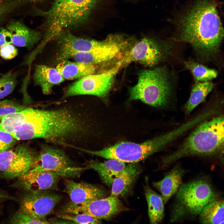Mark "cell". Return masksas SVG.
I'll return each instance as SVG.
<instances>
[{"label": "cell", "instance_id": "cell-1", "mask_svg": "<svg viewBox=\"0 0 224 224\" xmlns=\"http://www.w3.org/2000/svg\"><path fill=\"white\" fill-rule=\"evenodd\" d=\"M54 105L35 108L29 125L34 138L74 149H89L93 124L87 104L65 102Z\"/></svg>", "mask_w": 224, "mask_h": 224}, {"label": "cell", "instance_id": "cell-2", "mask_svg": "<svg viewBox=\"0 0 224 224\" xmlns=\"http://www.w3.org/2000/svg\"><path fill=\"white\" fill-rule=\"evenodd\" d=\"M214 0H196L177 19L180 39L189 43L201 59L218 52L224 31Z\"/></svg>", "mask_w": 224, "mask_h": 224}, {"label": "cell", "instance_id": "cell-3", "mask_svg": "<svg viewBox=\"0 0 224 224\" xmlns=\"http://www.w3.org/2000/svg\"><path fill=\"white\" fill-rule=\"evenodd\" d=\"M99 0H54L50 7L41 11L44 32L39 45L43 49L64 30L79 27L89 21Z\"/></svg>", "mask_w": 224, "mask_h": 224}, {"label": "cell", "instance_id": "cell-4", "mask_svg": "<svg viewBox=\"0 0 224 224\" xmlns=\"http://www.w3.org/2000/svg\"><path fill=\"white\" fill-rule=\"evenodd\" d=\"M224 117L206 120L198 125L175 152L164 157V167L190 156H212L223 152Z\"/></svg>", "mask_w": 224, "mask_h": 224}, {"label": "cell", "instance_id": "cell-5", "mask_svg": "<svg viewBox=\"0 0 224 224\" xmlns=\"http://www.w3.org/2000/svg\"><path fill=\"white\" fill-rule=\"evenodd\" d=\"M178 127L171 131L141 143L121 142L99 150L81 149L88 154L107 159H114L124 163H134L142 160L181 135Z\"/></svg>", "mask_w": 224, "mask_h": 224}, {"label": "cell", "instance_id": "cell-6", "mask_svg": "<svg viewBox=\"0 0 224 224\" xmlns=\"http://www.w3.org/2000/svg\"><path fill=\"white\" fill-rule=\"evenodd\" d=\"M169 75L164 67L142 70L138 81L130 89L129 99L139 100L156 107H162L168 103L172 93Z\"/></svg>", "mask_w": 224, "mask_h": 224}, {"label": "cell", "instance_id": "cell-7", "mask_svg": "<svg viewBox=\"0 0 224 224\" xmlns=\"http://www.w3.org/2000/svg\"><path fill=\"white\" fill-rule=\"evenodd\" d=\"M170 217L171 222L199 215L217 194L206 180L199 179L182 184L177 192Z\"/></svg>", "mask_w": 224, "mask_h": 224}, {"label": "cell", "instance_id": "cell-8", "mask_svg": "<svg viewBox=\"0 0 224 224\" xmlns=\"http://www.w3.org/2000/svg\"><path fill=\"white\" fill-rule=\"evenodd\" d=\"M86 169V167L77 166L62 149L43 144L33 166L27 172L36 174L45 171H53L68 178L77 177Z\"/></svg>", "mask_w": 224, "mask_h": 224}, {"label": "cell", "instance_id": "cell-9", "mask_svg": "<svg viewBox=\"0 0 224 224\" xmlns=\"http://www.w3.org/2000/svg\"><path fill=\"white\" fill-rule=\"evenodd\" d=\"M38 153L26 144L0 153V176L4 178H17L33 166Z\"/></svg>", "mask_w": 224, "mask_h": 224}, {"label": "cell", "instance_id": "cell-10", "mask_svg": "<svg viewBox=\"0 0 224 224\" xmlns=\"http://www.w3.org/2000/svg\"><path fill=\"white\" fill-rule=\"evenodd\" d=\"M55 40L58 47L56 59L58 63L69 58L76 53L110 48L118 44L114 35H110L103 40L98 41L77 36L68 30H63Z\"/></svg>", "mask_w": 224, "mask_h": 224}, {"label": "cell", "instance_id": "cell-11", "mask_svg": "<svg viewBox=\"0 0 224 224\" xmlns=\"http://www.w3.org/2000/svg\"><path fill=\"white\" fill-rule=\"evenodd\" d=\"M119 62L107 72L84 77L70 85L65 91L62 99L79 95L105 96L109 92L113 79L120 68Z\"/></svg>", "mask_w": 224, "mask_h": 224}, {"label": "cell", "instance_id": "cell-12", "mask_svg": "<svg viewBox=\"0 0 224 224\" xmlns=\"http://www.w3.org/2000/svg\"><path fill=\"white\" fill-rule=\"evenodd\" d=\"M170 45L167 43L161 44L152 39L144 38L126 52L119 62L122 67L133 61L153 66L166 57L171 47Z\"/></svg>", "mask_w": 224, "mask_h": 224}, {"label": "cell", "instance_id": "cell-13", "mask_svg": "<svg viewBox=\"0 0 224 224\" xmlns=\"http://www.w3.org/2000/svg\"><path fill=\"white\" fill-rule=\"evenodd\" d=\"M61 199L51 190L27 192L21 198L18 211L34 219L46 220Z\"/></svg>", "mask_w": 224, "mask_h": 224}, {"label": "cell", "instance_id": "cell-14", "mask_svg": "<svg viewBox=\"0 0 224 224\" xmlns=\"http://www.w3.org/2000/svg\"><path fill=\"white\" fill-rule=\"evenodd\" d=\"M123 207L118 197L111 196L81 203L71 201L61 209V213L87 214L99 219H108L121 212Z\"/></svg>", "mask_w": 224, "mask_h": 224}, {"label": "cell", "instance_id": "cell-15", "mask_svg": "<svg viewBox=\"0 0 224 224\" xmlns=\"http://www.w3.org/2000/svg\"><path fill=\"white\" fill-rule=\"evenodd\" d=\"M62 177L60 174L53 171H45L36 174L27 172L17 178L11 186L30 192L57 190L58 182Z\"/></svg>", "mask_w": 224, "mask_h": 224}, {"label": "cell", "instance_id": "cell-16", "mask_svg": "<svg viewBox=\"0 0 224 224\" xmlns=\"http://www.w3.org/2000/svg\"><path fill=\"white\" fill-rule=\"evenodd\" d=\"M64 184L65 192L69 196L71 201L74 203H81L104 198L106 196L103 189L87 183L76 182L66 179Z\"/></svg>", "mask_w": 224, "mask_h": 224}, {"label": "cell", "instance_id": "cell-17", "mask_svg": "<svg viewBox=\"0 0 224 224\" xmlns=\"http://www.w3.org/2000/svg\"><path fill=\"white\" fill-rule=\"evenodd\" d=\"M7 29L11 35L12 44L28 49H31L42 37L40 32L32 29L18 21L11 23Z\"/></svg>", "mask_w": 224, "mask_h": 224}, {"label": "cell", "instance_id": "cell-18", "mask_svg": "<svg viewBox=\"0 0 224 224\" xmlns=\"http://www.w3.org/2000/svg\"><path fill=\"white\" fill-rule=\"evenodd\" d=\"M185 172V170L176 165L165 175L162 180L153 183L154 186L161 193L164 204L177 192Z\"/></svg>", "mask_w": 224, "mask_h": 224}, {"label": "cell", "instance_id": "cell-19", "mask_svg": "<svg viewBox=\"0 0 224 224\" xmlns=\"http://www.w3.org/2000/svg\"><path fill=\"white\" fill-rule=\"evenodd\" d=\"M127 42L125 40L111 48L76 53L69 58H72L76 62L95 65L113 58L127 44Z\"/></svg>", "mask_w": 224, "mask_h": 224}, {"label": "cell", "instance_id": "cell-20", "mask_svg": "<svg viewBox=\"0 0 224 224\" xmlns=\"http://www.w3.org/2000/svg\"><path fill=\"white\" fill-rule=\"evenodd\" d=\"M33 79L35 84L40 86L43 93L46 95L50 94L53 87L65 80L56 68L44 65H36Z\"/></svg>", "mask_w": 224, "mask_h": 224}, {"label": "cell", "instance_id": "cell-21", "mask_svg": "<svg viewBox=\"0 0 224 224\" xmlns=\"http://www.w3.org/2000/svg\"><path fill=\"white\" fill-rule=\"evenodd\" d=\"M104 162L97 160L87 162L86 167L87 169L96 171L102 181L107 185H111L114 180L125 168V163L114 159H109Z\"/></svg>", "mask_w": 224, "mask_h": 224}, {"label": "cell", "instance_id": "cell-22", "mask_svg": "<svg viewBox=\"0 0 224 224\" xmlns=\"http://www.w3.org/2000/svg\"><path fill=\"white\" fill-rule=\"evenodd\" d=\"M56 68L64 79L68 80L81 78L94 74L96 70L95 65L71 62L67 59L58 62Z\"/></svg>", "mask_w": 224, "mask_h": 224}, {"label": "cell", "instance_id": "cell-23", "mask_svg": "<svg viewBox=\"0 0 224 224\" xmlns=\"http://www.w3.org/2000/svg\"><path fill=\"white\" fill-rule=\"evenodd\" d=\"M224 199L217 195L204 207L199 214L203 224H224Z\"/></svg>", "mask_w": 224, "mask_h": 224}, {"label": "cell", "instance_id": "cell-24", "mask_svg": "<svg viewBox=\"0 0 224 224\" xmlns=\"http://www.w3.org/2000/svg\"><path fill=\"white\" fill-rule=\"evenodd\" d=\"M133 164L126 166L122 171L114 180L111 184L110 196H122L128 191L139 172L137 166Z\"/></svg>", "mask_w": 224, "mask_h": 224}, {"label": "cell", "instance_id": "cell-25", "mask_svg": "<svg viewBox=\"0 0 224 224\" xmlns=\"http://www.w3.org/2000/svg\"><path fill=\"white\" fill-rule=\"evenodd\" d=\"M144 192L148 206V214L151 224L161 222L164 215V203L161 195L153 190L147 184L144 186Z\"/></svg>", "mask_w": 224, "mask_h": 224}, {"label": "cell", "instance_id": "cell-26", "mask_svg": "<svg viewBox=\"0 0 224 224\" xmlns=\"http://www.w3.org/2000/svg\"><path fill=\"white\" fill-rule=\"evenodd\" d=\"M34 110L33 108H25L0 117V130L10 134L14 133L30 117Z\"/></svg>", "mask_w": 224, "mask_h": 224}, {"label": "cell", "instance_id": "cell-27", "mask_svg": "<svg viewBox=\"0 0 224 224\" xmlns=\"http://www.w3.org/2000/svg\"><path fill=\"white\" fill-rule=\"evenodd\" d=\"M213 86V83L209 81L196 83L194 84L189 98L184 107L187 114H189L198 105L205 100Z\"/></svg>", "mask_w": 224, "mask_h": 224}, {"label": "cell", "instance_id": "cell-28", "mask_svg": "<svg viewBox=\"0 0 224 224\" xmlns=\"http://www.w3.org/2000/svg\"><path fill=\"white\" fill-rule=\"evenodd\" d=\"M184 63L186 67L191 72L195 83L209 81L217 76L215 70L193 60L184 61Z\"/></svg>", "mask_w": 224, "mask_h": 224}, {"label": "cell", "instance_id": "cell-29", "mask_svg": "<svg viewBox=\"0 0 224 224\" xmlns=\"http://www.w3.org/2000/svg\"><path fill=\"white\" fill-rule=\"evenodd\" d=\"M17 83V74L10 71L0 77V100L11 94Z\"/></svg>", "mask_w": 224, "mask_h": 224}, {"label": "cell", "instance_id": "cell-30", "mask_svg": "<svg viewBox=\"0 0 224 224\" xmlns=\"http://www.w3.org/2000/svg\"><path fill=\"white\" fill-rule=\"evenodd\" d=\"M58 217L61 219L70 221L74 224H93L102 222L101 220L84 213H61Z\"/></svg>", "mask_w": 224, "mask_h": 224}, {"label": "cell", "instance_id": "cell-31", "mask_svg": "<svg viewBox=\"0 0 224 224\" xmlns=\"http://www.w3.org/2000/svg\"><path fill=\"white\" fill-rule=\"evenodd\" d=\"M25 108L12 100H0V118L8 114L21 111Z\"/></svg>", "mask_w": 224, "mask_h": 224}, {"label": "cell", "instance_id": "cell-32", "mask_svg": "<svg viewBox=\"0 0 224 224\" xmlns=\"http://www.w3.org/2000/svg\"><path fill=\"white\" fill-rule=\"evenodd\" d=\"M12 224H49L46 220H39L30 217L19 211L16 213L10 221Z\"/></svg>", "mask_w": 224, "mask_h": 224}, {"label": "cell", "instance_id": "cell-33", "mask_svg": "<svg viewBox=\"0 0 224 224\" xmlns=\"http://www.w3.org/2000/svg\"><path fill=\"white\" fill-rule=\"evenodd\" d=\"M16 140L10 133L0 130V153L12 148Z\"/></svg>", "mask_w": 224, "mask_h": 224}, {"label": "cell", "instance_id": "cell-34", "mask_svg": "<svg viewBox=\"0 0 224 224\" xmlns=\"http://www.w3.org/2000/svg\"><path fill=\"white\" fill-rule=\"evenodd\" d=\"M18 54V51L12 44H7L0 47V56L5 60H11Z\"/></svg>", "mask_w": 224, "mask_h": 224}, {"label": "cell", "instance_id": "cell-35", "mask_svg": "<svg viewBox=\"0 0 224 224\" xmlns=\"http://www.w3.org/2000/svg\"><path fill=\"white\" fill-rule=\"evenodd\" d=\"M12 43L11 35L7 30L0 29V47L4 45Z\"/></svg>", "mask_w": 224, "mask_h": 224}, {"label": "cell", "instance_id": "cell-36", "mask_svg": "<svg viewBox=\"0 0 224 224\" xmlns=\"http://www.w3.org/2000/svg\"><path fill=\"white\" fill-rule=\"evenodd\" d=\"M5 199H11L14 200H16L15 199L12 197L3 194L2 192L0 191V202L2 200Z\"/></svg>", "mask_w": 224, "mask_h": 224}, {"label": "cell", "instance_id": "cell-37", "mask_svg": "<svg viewBox=\"0 0 224 224\" xmlns=\"http://www.w3.org/2000/svg\"><path fill=\"white\" fill-rule=\"evenodd\" d=\"M1 10H0V16H1Z\"/></svg>", "mask_w": 224, "mask_h": 224}]
</instances>
